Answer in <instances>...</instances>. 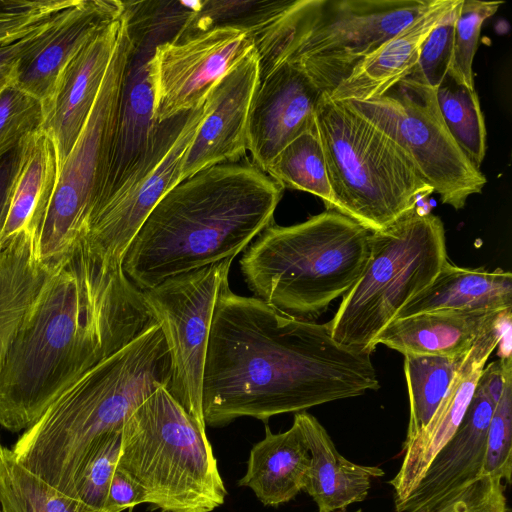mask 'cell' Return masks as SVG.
I'll return each instance as SVG.
<instances>
[{
  "label": "cell",
  "instance_id": "1",
  "mask_svg": "<svg viewBox=\"0 0 512 512\" xmlns=\"http://www.w3.org/2000/svg\"><path fill=\"white\" fill-rule=\"evenodd\" d=\"M379 387L370 355L337 343L328 323L294 318L223 284L202 379L206 426L244 416L266 422Z\"/></svg>",
  "mask_w": 512,
  "mask_h": 512
},
{
  "label": "cell",
  "instance_id": "2",
  "mask_svg": "<svg viewBox=\"0 0 512 512\" xmlns=\"http://www.w3.org/2000/svg\"><path fill=\"white\" fill-rule=\"evenodd\" d=\"M155 320L123 269L80 239L55 265L0 367V425L18 433Z\"/></svg>",
  "mask_w": 512,
  "mask_h": 512
},
{
  "label": "cell",
  "instance_id": "3",
  "mask_svg": "<svg viewBox=\"0 0 512 512\" xmlns=\"http://www.w3.org/2000/svg\"><path fill=\"white\" fill-rule=\"evenodd\" d=\"M283 188L253 162L200 170L170 189L131 241L122 268L140 291L235 258L273 224Z\"/></svg>",
  "mask_w": 512,
  "mask_h": 512
},
{
  "label": "cell",
  "instance_id": "4",
  "mask_svg": "<svg viewBox=\"0 0 512 512\" xmlns=\"http://www.w3.org/2000/svg\"><path fill=\"white\" fill-rule=\"evenodd\" d=\"M171 378L169 350L155 322L69 386L13 445L15 459L74 497L90 451L106 434L122 431L131 414Z\"/></svg>",
  "mask_w": 512,
  "mask_h": 512
},
{
  "label": "cell",
  "instance_id": "5",
  "mask_svg": "<svg viewBox=\"0 0 512 512\" xmlns=\"http://www.w3.org/2000/svg\"><path fill=\"white\" fill-rule=\"evenodd\" d=\"M371 234L335 210L290 226L273 223L245 249L241 273L254 297L315 321L360 278Z\"/></svg>",
  "mask_w": 512,
  "mask_h": 512
},
{
  "label": "cell",
  "instance_id": "6",
  "mask_svg": "<svg viewBox=\"0 0 512 512\" xmlns=\"http://www.w3.org/2000/svg\"><path fill=\"white\" fill-rule=\"evenodd\" d=\"M117 468L163 512H211L227 495L206 428L164 386L125 422Z\"/></svg>",
  "mask_w": 512,
  "mask_h": 512
},
{
  "label": "cell",
  "instance_id": "7",
  "mask_svg": "<svg viewBox=\"0 0 512 512\" xmlns=\"http://www.w3.org/2000/svg\"><path fill=\"white\" fill-rule=\"evenodd\" d=\"M315 119L333 210L375 232L433 193L406 154L345 102L323 92Z\"/></svg>",
  "mask_w": 512,
  "mask_h": 512
},
{
  "label": "cell",
  "instance_id": "8",
  "mask_svg": "<svg viewBox=\"0 0 512 512\" xmlns=\"http://www.w3.org/2000/svg\"><path fill=\"white\" fill-rule=\"evenodd\" d=\"M448 259L442 220L419 207L372 232L366 266L328 322L332 338L371 355L379 334Z\"/></svg>",
  "mask_w": 512,
  "mask_h": 512
},
{
  "label": "cell",
  "instance_id": "9",
  "mask_svg": "<svg viewBox=\"0 0 512 512\" xmlns=\"http://www.w3.org/2000/svg\"><path fill=\"white\" fill-rule=\"evenodd\" d=\"M134 41L125 23L100 91L57 184L36 237L37 256L54 267L83 238L102 195Z\"/></svg>",
  "mask_w": 512,
  "mask_h": 512
},
{
  "label": "cell",
  "instance_id": "10",
  "mask_svg": "<svg viewBox=\"0 0 512 512\" xmlns=\"http://www.w3.org/2000/svg\"><path fill=\"white\" fill-rule=\"evenodd\" d=\"M344 102L406 154L443 204L459 210L470 196L482 192L487 179L450 135L435 89L411 72L379 97Z\"/></svg>",
  "mask_w": 512,
  "mask_h": 512
},
{
  "label": "cell",
  "instance_id": "11",
  "mask_svg": "<svg viewBox=\"0 0 512 512\" xmlns=\"http://www.w3.org/2000/svg\"><path fill=\"white\" fill-rule=\"evenodd\" d=\"M208 105L159 123L149 149L96 207L82 238L88 250L123 269L128 247L159 200L181 182L186 154Z\"/></svg>",
  "mask_w": 512,
  "mask_h": 512
},
{
  "label": "cell",
  "instance_id": "12",
  "mask_svg": "<svg viewBox=\"0 0 512 512\" xmlns=\"http://www.w3.org/2000/svg\"><path fill=\"white\" fill-rule=\"evenodd\" d=\"M431 1L319 0L284 62L300 65L323 92L330 93Z\"/></svg>",
  "mask_w": 512,
  "mask_h": 512
},
{
  "label": "cell",
  "instance_id": "13",
  "mask_svg": "<svg viewBox=\"0 0 512 512\" xmlns=\"http://www.w3.org/2000/svg\"><path fill=\"white\" fill-rule=\"evenodd\" d=\"M233 258L180 274L142 291L171 360L167 390L202 427V379L215 303Z\"/></svg>",
  "mask_w": 512,
  "mask_h": 512
},
{
  "label": "cell",
  "instance_id": "14",
  "mask_svg": "<svg viewBox=\"0 0 512 512\" xmlns=\"http://www.w3.org/2000/svg\"><path fill=\"white\" fill-rule=\"evenodd\" d=\"M253 48L250 31L238 26H218L157 45L147 63L156 122L203 106L216 84Z\"/></svg>",
  "mask_w": 512,
  "mask_h": 512
},
{
  "label": "cell",
  "instance_id": "15",
  "mask_svg": "<svg viewBox=\"0 0 512 512\" xmlns=\"http://www.w3.org/2000/svg\"><path fill=\"white\" fill-rule=\"evenodd\" d=\"M511 354L484 367L466 413L396 512H429L482 476L490 420Z\"/></svg>",
  "mask_w": 512,
  "mask_h": 512
},
{
  "label": "cell",
  "instance_id": "16",
  "mask_svg": "<svg viewBox=\"0 0 512 512\" xmlns=\"http://www.w3.org/2000/svg\"><path fill=\"white\" fill-rule=\"evenodd\" d=\"M322 94L296 63L283 62L259 81L246 130L247 150L259 169L265 172L276 155L313 122Z\"/></svg>",
  "mask_w": 512,
  "mask_h": 512
},
{
  "label": "cell",
  "instance_id": "17",
  "mask_svg": "<svg viewBox=\"0 0 512 512\" xmlns=\"http://www.w3.org/2000/svg\"><path fill=\"white\" fill-rule=\"evenodd\" d=\"M258 84V57L253 48L206 99L208 112L186 154L181 181L208 167L237 162L245 155L248 114Z\"/></svg>",
  "mask_w": 512,
  "mask_h": 512
},
{
  "label": "cell",
  "instance_id": "18",
  "mask_svg": "<svg viewBox=\"0 0 512 512\" xmlns=\"http://www.w3.org/2000/svg\"><path fill=\"white\" fill-rule=\"evenodd\" d=\"M125 18L124 10L119 18L98 31L80 49L61 73L50 99L43 106L41 128L52 137L60 166L74 146L96 101Z\"/></svg>",
  "mask_w": 512,
  "mask_h": 512
},
{
  "label": "cell",
  "instance_id": "19",
  "mask_svg": "<svg viewBox=\"0 0 512 512\" xmlns=\"http://www.w3.org/2000/svg\"><path fill=\"white\" fill-rule=\"evenodd\" d=\"M510 329L511 316L475 342L427 426L403 445L402 464L389 481L395 506L408 497L431 460L459 427L488 358Z\"/></svg>",
  "mask_w": 512,
  "mask_h": 512
},
{
  "label": "cell",
  "instance_id": "20",
  "mask_svg": "<svg viewBox=\"0 0 512 512\" xmlns=\"http://www.w3.org/2000/svg\"><path fill=\"white\" fill-rule=\"evenodd\" d=\"M124 10L123 1L74 0L61 12L45 42L16 64L14 84L44 106L69 62L98 31L119 18Z\"/></svg>",
  "mask_w": 512,
  "mask_h": 512
},
{
  "label": "cell",
  "instance_id": "21",
  "mask_svg": "<svg viewBox=\"0 0 512 512\" xmlns=\"http://www.w3.org/2000/svg\"><path fill=\"white\" fill-rule=\"evenodd\" d=\"M508 311L437 310L393 320L377 337L404 356H458L468 353L475 342Z\"/></svg>",
  "mask_w": 512,
  "mask_h": 512
},
{
  "label": "cell",
  "instance_id": "22",
  "mask_svg": "<svg viewBox=\"0 0 512 512\" xmlns=\"http://www.w3.org/2000/svg\"><path fill=\"white\" fill-rule=\"evenodd\" d=\"M456 0H432L410 24L364 58L330 93L337 101H365L388 91L417 63L422 43Z\"/></svg>",
  "mask_w": 512,
  "mask_h": 512
},
{
  "label": "cell",
  "instance_id": "23",
  "mask_svg": "<svg viewBox=\"0 0 512 512\" xmlns=\"http://www.w3.org/2000/svg\"><path fill=\"white\" fill-rule=\"evenodd\" d=\"M295 422L310 455L304 490L318 506V512L345 510L366 499L374 478L384 471L378 466L360 465L347 460L336 449L323 425L310 413H295Z\"/></svg>",
  "mask_w": 512,
  "mask_h": 512
},
{
  "label": "cell",
  "instance_id": "24",
  "mask_svg": "<svg viewBox=\"0 0 512 512\" xmlns=\"http://www.w3.org/2000/svg\"><path fill=\"white\" fill-rule=\"evenodd\" d=\"M152 51L134 45L126 72L107 178L97 206L143 157L157 132L159 123L154 119L153 92L147 64Z\"/></svg>",
  "mask_w": 512,
  "mask_h": 512
},
{
  "label": "cell",
  "instance_id": "25",
  "mask_svg": "<svg viewBox=\"0 0 512 512\" xmlns=\"http://www.w3.org/2000/svg\"><path fill=\"white\" fill-rule=\"evenodd\" d=\"M512 274L497 268H466L446 260L432 283L414 296L397 318L437 310L508 311Z\"/></svg>",
  "mask_w": 512,
  "mask_h": 512
},
{
  "label": "cell",
  "instance_id": "26",
  "mask_svg": "<svg viewBox=\"0 0 512 512\" xmlns=\"http://www.w3.org/2000/svg\"><path fill=\"white\" fill-rule=\"evenodd\" d=\"M59 171L58 153L52 137L42 128L29 134L21 143L0 244L21 231H31L37 237Z\"/></svg>",
  "mask_w": 512,
  "mask_h": 512
},
{
  "label": "cell",
  "instance_id": "27",
  "mask_svg": "<svg viewBox=\"0 0 512 512\" xmlns=\"http://www.w3.org/2000/svg\"><path fill=\"white\" fill-rule=\"evenodd\" d=\"M310 455L298 425L273 433L265 424V437L250 450L247 471L239 480L265 506H279L304 490Z\"/></svg>",
  "mask_w": 512,
  "mask_h": 512
},
{
  "label": "cell",
  "instance_id": "28",
  "mask_svg": "<svg viewBox=\"0 0 512 512\" xmlns=\"http://www.w3.org/2000/svg\"><path fill=\"white\" fill-rule=\"evenodd\" d=\"M53 268L38 258L31 231L0 244V367Z\"/></svg>",
  "mask_w": 512,
  "mask_h": 512
},
{
  "label": "cell",
  "instance_id": "29",
  "mask_svg": "<svg viewBox=\"0 0 512 512\" xmlns=\"http://www.w3.org/2000/svg\"><path fill=\"white\" fill-rule=\"evenodd\" d=\"M265 173L283 189L311 193L323 201L326 210H333L332 191L316 119L276 155Z\"/></svg>",
  "mask_w": 512,
  "mask_h": 512
},
{
  "label": "cell",
  "instance_id": "30",
  "mask_svg": "<svg viewBox=\"0 0 512 512\" xmlns=\"http://www.w3.org/2000/svg\"><path fill=\"white\" fill-rule=\"evenodd\" d=\"M468 353L458 356H404L410 413L403 445L427 426Z\"/></svg>",
  "mask_w": 512,
  "mask_h": 512
},
{
  "label": "cell",
  "instance_id": "31",
  "mask_svg": "<svg viewBox=\"0 0 512 512\" xmlns=\"http://www.w3.org/2000/svg\"><path fill=\"white\" fill-rule=\"evenodd\" d=\"M1 512H98L22 466L11 449L0 455Z\"/></svg>",
  "mask_w": 512,
  "mask_h": 512
},
{
  "label": "cell",
  "instance_id": "32",
  "mask_svg": "<svg viewBox=\"0 0 512 512\" xmlns=\"http://www.w3.org/2000/svg\"><path fill=\"white\" fill-rule=\"evenodd\" d=\"M436 102L453 140L472 165L480 170L486 153V127L475 89L449 71L435 89Z\"/></svg>",
  "mask_w": 512,
  "mask_h": 512
},
{
  "label": "cell",
  "instance_id": "33",
  "mask_svg": "<svg viewBox=\"0 0 512 512\" xmlns=\"http://www.w3.org/2000/svg\"><path fill=\"white\" fill-rule=\"evenodd\" d=\"M122 431L101 437L90 451L76 479L74 497L87 507L103 512L111 479L117 467Z\"/></svg>",
  "mask_w": 512,
  "mask_h": 512
},
{
  "label": "cell",
  "instance_id": "34",
  "mask_svg": "<svg viewBox=\"0 0 512 512\" xmlns=\"http://www.w3.org/2000/svg\"><path fill=\"white\" fill-rule=\"evenodd\" d=\"M502 4V1L462 0L455 22L453 55L448 71L470 88L475 89L472 66L482 25Z\"/></svg>",
  "mask_w": 512,
  "mask_h": 512
},
{
  "label": "cell",
  "instance_id": "35",
  "mask_svg": "<svg viewBox=\"0 0 512 512\" xmlns=\"http://www.w3.org/2000/svg\"><path fill=\"white\" fill-rule=\"evenodd\" d=\"M512 474V364L504 377L499 400L493 411L486 438L482 475L496 476L506 483Z\"/></svg>",
  "mask_w": 512,
  "mask_h": 512
},
{
  "label": "cell",
  "instance_id": "36",
  "mask_svg": "<svg viewBox=\"0 0 512 512\" xmlns=\"http://www.w3.org/2000/svg\"><path fill=\"white\" fill-rule=\"evenodd\" d=\"M43 119L42 102L10 84L0 94V159L41 128Z\"/></svg>",
  "mask_w": 512,
  "mask_h": 512
},
{
  "label": "cell",
  "instance_id": "37",
  "mask_svg": "<svg viewBox=\"0 0 512 512\" xmlns=\"http://www.w3.org/2000/svg\"><path fill=\"white\" fill-rule=\"evenodd\" d=\"M462 0L454 5L431 30L421 45L419 57L411 73L436 89L446 76L452 61L454 29Z\"/></svg>",
  "mask_w": 512,
  "mask_h": 512
},
{
  "label": "cell",
  "instance_id": "38",
  "mask_svg": "<svg viewBox=\"0 0 512 512\" xmlns=\"http://www.w3.org/2000/svg\"><path fill=\"white\" fill-rule=\"evenodd\" d=\"M73 0H0V44L26 35Z\"/></svg>",
  "mask_w": 512,
  "mask_h": 512
},
{
  "label": "cell",
  "instance_id": "39",
  "mask_svg": "<svg viewBox=\"0 0 512 512\" xmlns=\"http://www.w3.org/2000/svg\"><path fill=\"white\" fill-rule=\"evenodd\" d=\"M505 487L501 478L482 475L429 512H509Z\"/></svg>",
  "mask_w": 512,
  "mask_h": 512
},
{
  "label": "cell",
  "instance_id": "40",
  "mask_svg": "<svg viewBox=\"0 0 512 512\" xmlns=\"http://www.w3.org/2000/svg\"><path fill=\"white\" fill-rule=\"evenodd\" d=\"M63 10L44 20L26 35L0 44V68L17 64L29 53L37 50L48 38Z\"/></svg>",
  "mask_w": 512,
  "mask_h": 512
},
{
  "label": "cell",
  "instance_id": "41",
  "mask_svg": "<svg viewBox=\"0 0 512 512\" xmlns=\"http://www.w3.org/2000/svg\"><path fill=\"white\" fill-rule=\"evenodd\" d=\"M142 503H146L142 488L129 475L116 467L103 512H122L124 509Z\"/></svg>",
  "mask_w": 512,
  "mask_h": 512
},
{
  "label": "cell",
  "instance_id": "42",
  "mask_svg": "<svg viewBox=\"0 0 512 512\" xmlns=\"http://www.w3.org/2000/svg\"><path fill=\"white\" fill-rule=\"evenodd\" d=\"M21 143L0 159V237L5 225L10 192L20 160Z\"/></svg>",
  "mask_w": 512,
  "mask_h": 512
},
{
  "label": "cell",
  "instance_id": "43",
  "mask_svg": "<svg viewBox=\"0 0 512 512\" xmlns=\"http://www.w3.org/2000/svg\"><path fill=\"white\" fill-rule=\"evenodd\" d=\"M15 66L16 64L0 68V94L14 82Z\"/></svg>",
  "mask_w": 512,
  "mask_h": 512
},
{
  "label": "cell",
  "instance_id": "44",
  "mask_svg": "<svg viewBox=\"0 0 512 512\" xmlns=\"http://www.w3.org/2000/svg\"><path fill=\"white\" fill-rule=\"evenodd\" d=\"M334 512H347L346 510H340V511H334ZM353 512H362L361 509H357L356 511H353Z\"/></svg>",
  "mask_w": 512,
  "mask_h": 512
},
{
  "label": "cell",
  "instance_id": "45",
  "mask_svg": "<svg viewBox=\"0 0 512 512\" xmlns=\"http://www.w3.org/2000/svg\"><path fill=\"white\" fill-rule=\"evenodd\" d=\"M2 449H3V447H2V445L0 443V455H1Z\"/></svg>",
  "mask_w": 512,
  "mask_h": 512
},
{
  "label": "cell",
  "instance_id": "46",
  "mask_svg": "<svg viewBox=\"0 0 512 512\" xmlns=\"http://www.w3.org/2000/svg\"><path fill=\"white\" fill-rule=\"evenodd\" d=\"M0 512H1V509H0Z\"/></svg>",
  "mask_w": 512,
  "mask_h": 512
},
{
  "label": "cell",
  "instance_id": "47",
  "mask_svg": "<svg viewBox=\"0 0 512 512\" xmlns=\"http://www.w3.org/2000/svg\"><path fill=\"white\" fill-rule=\"evenodd\" d=\"M510 512V511H509Z\"/></svg>",
  "mask_w": 512,
  "mask_h": 512
}]
</instances>
